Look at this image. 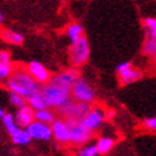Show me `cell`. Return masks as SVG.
<instances>
[{"instance_id": "cell-1", "label": "cell", "mask_w": 156, "mask_h": 156, "mask_svg": "<svg viewBox=\"0 0 156 156\" xmlns=\"http://www.w3.org/2000/svg\"><path fill=\"white\" fill-rule=\"evenodd\" d=\"M6 80H8L6 87L9 89V91H14L17 94L22 95L26 99V102H28L33 95L41 93L42 85L40 83H37L29 75L27 70H23V69L13 70L12 75Z\"/></svg>"}, {"instance_id": "cell-2", "label": "cell", "mask_w": 156, "mask_h": 156, "mask_svg": "<svg viewBox=\"0 0 156 156\" xmlns=\"http://www.w3.org/2000/svg\"><path fill=\"white\" fill-rule=\"evenodd\" d=\"M41 95L44 100L46 105L48 108H55V109L62 107L65 103H67L70 99H73L71 90L70 89L62 88L60 85L52 84L50 81L42 85Z\"/></svg>"}, {"instance_id": "cell-3", "label": "cell", "mask_w": 156, "mask_h": 156, "mask_svg": "<svg viewBox=\"0 0 156 156\" xmlns=\"http://www.w3.org/2000/svg\"><path fill=\"white\" fill-rule=\"evenodd\" d=\"M90 57V44L88 38L84 34L79 37L75 42L70 43L69 60L74 67H80L89 61Z\"/></svg>"}, {"instance_id": "cell-4", "label": "cell", "mask_w": 156, "mask_h": 156, "mask_svg": "<svg viewBox=\"0 0 156 156\" xmlns=\"http://www.w3.org/2000/svg\"><path fill=\"white\" fill-rule=\"evenodd\" d=\"M71 97L75 100H79V102L91 104L95 100L97 95L93 87L89 84V81L87 79H84V77L79 76L71 87Z\"/></svg>"}, {"instance_id": "cell-5", "label": "cell", "mask_w": 156, "mask_h": 156, "mask_svg": "<svg viewBox=\"0 0 156 156\" xmlns=\"http://www.w3.org/2000/svg\"><path fill=\"white\" fill-rule=\"evenodd\" d=\"M66 123L70 129V142L69 144L80 146V145H85L91 140L93 132L89 131L88 128H85L80 123V121L66 118Z\"/></svg>"}, {"instance_id": "cell-6", "label": "cell", "mask_w": 156, "mask_h": 156, "mask_svg": "<svg viewBox=\"0 0 156 156\" xmlns=\"http://www.w3.org/2000/svg\"><path fill=\"white\" fill-rule=\"evenodd\" d=\"M90 104L89 103H84V102H73V99H70L67 103H65L62 107L57 108V111L65 115L66 118L70 119H75V121H81L87 113L90 111Z\"/></svg>"}, {"instance_id": "cell-7", "label": "cell", "mask_w": 156, "mask_h": 156, "mask_svg": "<svg viewBox=\"0 0 156 156\" xmlns=\"http://www.w3.org/2000/svg\"><path fill=\"white\" fill-rule=\"evenodd\" d=\"M115 71L118 74V79L122 85H128L132 83H136L144 77V73L140 69L132 66L129 61H124L122 64L115 66Z\"/></svg>"}, {"instance_id": "cell-8", "label": "cell", "mask_w": 156, "mask_h": 156, "mask_svg": "<svg viewBox=\"0 0 156 156\" xmlns=\"http://www.w3.org/2000/svg\"><path fill=\"white\" fill-rule=\"evenodd\" d=\"M104 121H105V111L100 107H94L90 108V111L80 121V123L89 131L95 132L103 126Z\"/></svg>"}, {"instance_id": "cell-9", "label": "cell", "mask_w": 156, "mask_h": 156, "mask_svg": "<svg viewBox=\"0 0 156 156\" xmlns=\"http://www.w3.org/2000/svg\"><path fill=\"white\" fill-rule=\"evenodd\" d=\"M28 133L30 135L33 140H38V141H50L52 138V129L51 124L43 123L41 121H32L28 126L26 127Z\"/></svg>"}, {"instance_id": "cell-10", "label": "cell", "mask_w": 156, "mask_h": 156, "mask_svg": "<svg viewBox=\"0 0 156 156\" xmlns=\"http://www.w3.org/2000/svg\"><path fill=\"white\" fill-rule=\"evenodd\" d=\"M80 76V73L77 67H73V69H69V70H65L62 73H58L56 75H51L50 77V83L52 84H56V85H60L62 88H66V89H70L71 90V87L73 84L75 83V80L77 77Z\"/></svg>"}, {"instance_id": "cell-11", "label": "cell", "mask_w": 156, "mask_h": 156, "mask_svg": "<svg viewBox=\"0 0 156 156\" xmlns=\"http://www.w3.org/2000/svg\"><path fill=\"white\" fill-rule=\"evenodd\" d=\"M27 71L29 73V75L32 76L37 83H40L41 85L48 83L50 77H51L50 70L44 65H42L41 62H38V61L29 62V64L27 65Z\"/></svg>"}, {"instance_id": "cell-12", "label": "cell", "mask_w": 156, "mask_h": 156, "mask_svg": "<svg viewBox=\"0 0 156 156\" xmlns=\"http://www.w3.org/2000/svg\"><path fill=\"white\" fill-rule=\"evenodd\" d=\"M52 137H55L60 144H69L70 142V129L66 121L64 119H55L51 124Z\"/></svg>"}, {"instance_id": "cell-13", "label": "cell", "mask_w": 156, "mask_h": 156, "mask_svg": "<svg viewBox=\"0 0 156 156\" xmlns=\"http://www.w3.org/2000/svg\"><path fill=\"white\" fill-rule=\"evenodd\" d=\"M14 121L18 124V127L26 128L30 122L34 121V109L27 104L19 107L18 111L14 114Z\"/></svg>"}, {"instance_id": "cell-14", "label": "cell", "mask_w": 156, "mask_h": 156, "mask_svg": "<svg viewBox=\"0 0 156 156\" xmlns=\"http://www.w3.org/2000/svg\"><path fill=\"white\" fill-rule=\"evenodd\" d=\"M0 38L3 41H5L6 43H12V44H22L23 41H24V37L20 33H17L8 28H4L0 30Z\"/></svg>"}, {"instance_id": "cell-15", "label": "cell", "mask_w": 156, "mask_h": 156, "mask_svg": "<svg viewBox=\"0 0 156 156\" xmlns=\"http://www.w3.org/2000/svg\"><path fill=\"white\" fill-rule=\"evenodd\" d=\"M12 141L14 145L18 146H26L32 141V137L28 133V131L26 128H19L14 135H12Z\"/></svg>"}, {"instance_id": "cell-16", "label": "cell", "mask_w": 156, "mask_h": 156, "mask_svg": "<svg viewBox=\"0 0 156 156\" xmlns=\"http://www.w3.org/2000/svg\"><path fill=\"white\" fill-rule=\"evenodd\" d=\"M115 145V141L112 137H100L97 141V149L99 155H107Z\"/></svg>"}, {"instance_id": "cell-17", "label": "cell", "mask_w": 156, "mask_h": 156, "mask_svg": "<svg viewBox=\"0 0 156 156\" xmlns=\"http://www.w3.org/2000/svg\"><path fill=\"white\" fill-rule=\"evenodd\" d=\"M34 119L41 121V122L47 123V124H52V122L56 119V117H55V113L50 108H43V109L34 111Z\"/></svg>"}, {"instance_id": "cell-18", "label": "cell", "mask_w": 156, "mask_h": 156, "mask_svg": "<svg viewBox=\"0 0 156 156\" xmlns=\"http://www.w3.org/2000/svg\"><path fill=\"white\" fill-rule=\"evenodd\" d=\"M84 34V28L81 24H79V23H73V24H70L66 29V36L69 37L70 42H75L77 38L81 37Z\"/></svg>"}, {"instance_id": "cell-19", "label": "cell", "mask_w": 156, "mask_h": 156, "mask_svg": "<svg viewBox=\"0 0 156 156\" xmlns=\"http://www.w3.org/2000/svg\"><path fill=\"white\" fill-rule=\"evenodd\" d=\"M2 121H3V124H4L5 129L8 131V133H9L10 136L14 135L15 132H17V131L20 128V127H18V124L15 123V121H14V115H13L12 113H4Z\"/></svg>"}, {"instance_id": "cell-20", "label": "cell", "mask_w": 156, "mask_h": 156, "mask_svg": "<svg viewBox=\"0 0 156 156\" xmlns=\"http://www.w3.org/2000/svg\"><path fill=\"white\" fill-rule=\"evenodd\" d=\"M142 53L146 56L155 57L156 55V38H145V43L142 46Z\"/></svg>"}, {"instance_id": "cell-21", "label": "cell", "mask_w": 156, "mask_h": 156, "mask_svg": "<svg viewBox=\"0 0 156 156\" xmlns=\"http://www.w3.org/2000/svg\"><path fill=\"white\" fill-rule=\"evenodd\" d=\"M27 103H28L30 107H32L34 111H38V109H43V108H48L47 105H46L44 100H43V98H42V95H41V93H40V94L33 95Z\"/></svg>"}, {"instance_id": "cell-22", "label": "cell", "mask_w": 156, "mask_h": 156, "mask_svg": "<svg viewBox=\"0 0 156 156\" xmlns=\"http://www.w3.org/2000/svg\"><path fill=\"white\" fill-rule=\"evenodd\" d=\"M9 102L12 103V105L14 107H23V105H26L27 102H26V99L23 98L22 95L17 94V93H14V91H9Z\"/></svg>"}, {"instance_id": "cell-23", "label": "cell", "mask_w": 156, "mask_h": 156, "mask_svg": "<svg viewBox=\"0 0 156 156\" xmlns=\"http://www.w3.org/2000/svg\"><path fill=\"white\" fill-rule=\"evenodd\" d=\"M13 65L12 62L9 64H0V80H6L13 73Z\"/></svg>"}, {"instance_id": "cell-24", "label": "cell", "mask_w": 156, "mask_h": 156, "mask_svg": "<svg viewBox=\"0 0 156 156\" xmlns=\"http://www.w3.org/2000/svg\"><path fill=\"white\" fill-rule=\"evenodd\" d=\"M79 154L80 156H98L99 152H98V149L95 145H88V146H84L79 150Z\"/></svg>"}, {"instance_id": "cell-25", "label": "cell", "mask_w": 156, "mask_h": 156, "mask_svg": "<svg viewBox=\"0 0 156 156\" xmlns=\"http://www.w3.org/2000/svg\"><path fill=\"white\" fill-rule=\"evenodd\" d=\"M144 127L147 131H150V132H155V129H156V118H155V117L146 118L144 121Z\"/></svg>"}, {"instance_id": "cell-26", "label": "cell", "mask_w": 156, "mask_h": 156, "mask_svg": "<svg viewBox=\"0 0 156 156\" xmlns=\"http://www.w3.org/2000/svg\"><path fill=\"white\" fill-rule=\"evenodd\" d=\"M12 62V55L9 51H0V64H9Z\"/></svg>"}, {"instance_id": "cell-27", "label": "cell", "mask_w": 156, "mask_h": 156, "mask_svg": "<svg viewBox=\"0 0 156 156\" xmlns=\"http://www.w3.org/2000/svg\"><path fill=\"white\" fill-rule=\"evenodd\" d=\"M144 26H145V28H149V29L156 30V19L152 18V17L145 18V19H144Z\"/></svg>"}, {"instance_id": "cell-28", "label": "cell", "mask_w": 156, "mask_h": 156, "mask_svg": "<svg viewBox=\"0 0 156 156\" xmlns=\"http://www.w3.org/2000/svg\"><path fill=\"white\" fill-rule=\"evenodd\" d=\"M115 115V111L114 109H109V111L105 112V119H111Z\"/></svg>"}, {"instance_id": "cell-29", "label": "cell", "mask_w": 156, "mask_h": 156, "mask_svg": "<svg viewBox=\"0 0 156 156\" xmlns=\"http://www.w3.org/2000/svg\"><path fill=\"white\" fill-rule=\"evenodd\" d=\"M4 113H5V112H4V109H2V108H0V119H2V118H3V115H4Z\"/></svg>"}, {"instance_id": "cell-30", "label": "cell", "mask_w": 156, "mask_h": 156, "mask_svg": "<svg viewBox=\"0 0 156 156\" xmlns=\"http://www.w3.org/2000/svg\"><path fill=\"white\" fill-rule=\"evenodd\" d=\"M3 20H4V15H3L2 10H0V23H3Z\"/></svg>"}]
</instances>
